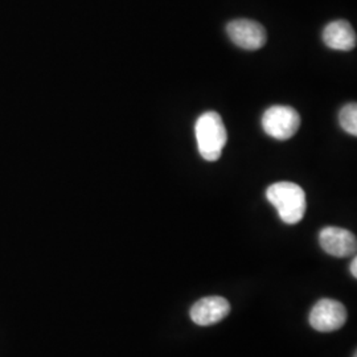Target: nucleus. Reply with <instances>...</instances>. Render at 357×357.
I'll list each match as a JSON object with an SVG mask.
<instances>
[{
    "instance_id": "1",
    "label": "nucleus",
    "mask_w": 357,
    "mask_h": 357,
    "mask_svg": "<svg viewBox=\"0 0 357 357\" xmlns=\"http://www.w3.org/2000/svg\"><path fill=\"white\" fill-rule=\"evenodd\" d=\"M266 197L284 224L294 225L302 221L307 209L306 193L303 188L291 181H280L270 185Z\"/></svg>"
},
{
    "instance_id": "2",
    "label": "nucleus",
    "mask_w": 357,
    "mask_h": 357,
    "mask_svg": "<svg viewBox=\"0 0 357 357\" xmlns=\"http://www.w3.org/2000/svg\"><path fill=\"white\" fill-rule=\"evenodd\" d=\"M197 149L206 162H216L228 141L227 128L221 115L216 112H206L195 125Z\"/></svg>"
},
{
    "instance_id": "3",
    "label": "nucleus",
    "mask_w": 357,
    "mask_h": 357,
    "mask_svg": "<svg viewBox=\"0 0 357 357\" xmlns=\"http://www.w3.org/2000/svg\"><path fill=\"white\" fill-rule=\"evenodd\" d=\"M262 128L268 137L287 141L301 128V115L290 106H273L262 116Z\"/></svg>"
},
{
    "instance_id": "4",
    "label": "nucleus",
    "mask_w": 357,
    "mask_h": 357,
    "mask_svg": "<svg viewBox=\"0 0 357 357\" xmlns=\"http://www.w3.org/2000/svg\"><path fill=\"white\" fill-rule=\"evenodd\" d=\"M310 324L319 332H332L340 330L347 320L345 307L335 299H320L310 312Z\"/></svg>"
},
{
    "instance_id": "5",
    "label": "nucleus",
    "mask_w": 357,
    "mask_h": 357,
    "mask_svg": "<svg viewBox=\"0 0 357 357\" xmlns=\"http://www.w3.org/2000/svg\"><path fill=\"white\" fill-rule=\"evenodd\" d=\"M230 40L246 51L261 50L268 40L266 31L262 24L249 19L233 20L227 26Z\"/></svg>"
},
{
    "instance_id": "6",
    "label": "nucleus",
    "mask_w": 357,
    "mask_h": 357,
    "mask_svg": "<svg viewBox=\"0 0 357 357\" xmlns=\"http://www.w3.org/2000/svg\"><path fill=\"white\" fill-rule=\"evenodd\" d=\"M230 312L229 302L218 295L205 296L191 307L190 315L193 323L206 327L225 319Z\"/></svg>"
},
{
    "instance_id": "7",
    "label": "nucleus",
    "mask_w": 357,
    "mask_h": 357,
    "mask_svg": "<svg viewBox=\"0 0 357 357\" xmlns=\"http://www.w3.org/2000/svg\"><path fill=\"white\" fill-rule=\"evenodd\" d=\"M319 243L327 255L344 258L356 255L357 241L349 230L327 227L319 233Z\"/></svg>"
},
{
    "instance_id": "8",
    "label": "nucleus",
    "mask_w": 357,
    "mask_h": 357,
    "mask_svg": "<svg viewBox=\"0 0 357 357\" xmlns=\"http://www.w3.org/2000/svg\"><path fill=\"white\" fill-rule=\"evenodd\" d=\"M323 41L335 51H352L356 47V32L348 22L336 20L324 28Z\"/></svg>"
},
{
    "instance_id": "9",
    "label": "nucleus",
    "mask_w": 357,
    "mask_h": 357,
    "mask_svg": "<svg viewBox=\"0 0 357 357\" xmlns=\"http://www.w3.org/2000/svg\"><path fill=\"white\" fill-rule=\"evenodd\" d=\"M339 122L345 132L356 137L357 135V105L348 103L339 113Z\"/></svg>"
},
{
    "instance_id": "10",
    "label": "nucleus",
    "mask_w": 357,
    "mask_h": 357,
    "mask_svg": "<svg viewBox=\"0 0 357 357\" xmlns=\"http://www.w3.org/2000/svg\"><path fill=\"white\" fill-rule=\"evenodd\" d=\"M351 274L354 275V278H357V258L354 257L352 264H351Z\"/></svg>"
},
{
    "instance_id": "11",
    "label": "nucleus",
    "mask_w": 357,
    "mask_h": 357,
    "mask_svg": "<svg viewBox=\"0 0 357 357\" xmlns=\"http://www.w3.org/2000/svg\"><path fill=\"white\" fill-rule=\"evenodd\" d=\"M354 357H357V355H356V354H355V355H354Z\"/></svg>"
}]
</instances>
